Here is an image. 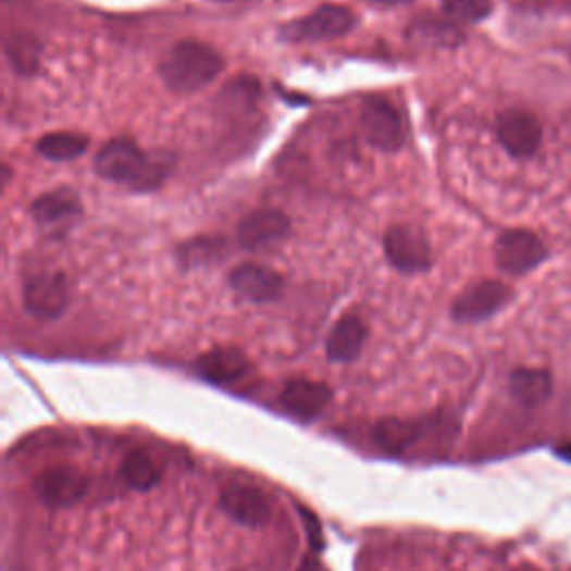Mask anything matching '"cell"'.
<instances>
[{
	"label": "cell",
	"instance_id": "6da1fadb",
	"mask_svg": "<svg viewBox=\"0 0 571 571\" xmlns=\"http://www.w3.org/2000/svg\"><path fill=\"white\" fill-rule=\"evenodd\" d=\"M172 167V154H150L125 137L108 141L95 157V170L101 179L127 186L137 193L157 190L170 177Z\"/></svg>",
	"mask_w": 571,
	"mask_h": 571
},
{
	"label": "cell",
	"instance_id": "7a4b0ae2",
	"mask_svg": "<svg viewBox=\"0 0 571 571\" xmlns=\"http://www.w3.org/2000/svg\"><path fill=\"white\" fill-rule=\"evenodd\" d=\"M226 63L212 46L203 40L186 38L174 46L159 61V76L174 95H195L224 72Z\"/></svg>",
	"mask_w": 571,
	"mask_h": 571
},
{
	"label": "cell",
	"instance_id": "3957f363",
	"mask_svg": "<svg viewBox=\"0 0 571 571\" xmlns=\"http://www.w3.org/2000/svg\"><path fill=\"white\" fill-rule=\"evenodd\" d=\"M358 25V16L346 5H320L309 16H301L282 25L280 38L290 42V46H301V42H324L346 36Z\"/></svg>",
	"mask_w": 571,
	"mask_h": 571
},
{
	"label": "cell",
	"instance_id": "277c9868",
	"mask_svg": "<svg viewBox=\"0 0 571 571\" xmlns=\"http://www.w3.org/2000/svg\"><path fill=\"white\" fill-rule=\"evenodd\" d=\"M360 125L364 139L380 152H398L405 148L407 127L402 114L390 101L382 97H369L360 110Z\"/></svg>",
	"mask_w": 571,
	"mask_h": 571
},
{
	"label": "cell",
	"instance_id": "5b68a950",
	"mask_svg": "<svg viewBox=\"0 0 571 571\" xmlns=\"http://www.w3.org/2000/svg\"><path fill=\"white\" fill-rule=\"evenodd\" d=\"M494 259L500 273L509 277H520L541 266L547 259V246L532 231L511 228L498 235L494 246Z\"/></svg>",
	"mask_w": 571,
	"mask_h": 571
},
{
	"label": "cell",
	"instance_id": "8992f818",
	"mask_svg": "<svg viewBox=\"0 0 571 571\" xmlns=\"http://www.w3.org/2000/svg\"><path fill=\"white\" fill-rule=\"evenodd\" d=\"M384 255L390 266L405 275L426 273L433 263L431 241L411 224L390 226L384 235Z\"/></svg>",
	"mask_w": 571,
	"mask_h": 571
},
{
	"label": "cell",
	"instance_id": "52a82bcc",
	"mask_svg": "<svg viewBox=\"0 0 571 571\" xmlns=\"http://www.w3.org/2000/svg\"><path fill=\"white\" fill-rule=\"evenodd\" d=\"M72 301L70 282L61 271H38L23 284L25 309L38 320H59Z\"/></svg>",
	"mask_w": 571,
	"mask_h": 571
},
{
	"label": "cell",
	"instance_id": "ba28073f",
	"mask_svg": "<svg viewBox=\"0 0 571 571\" xmlns=\"http://www.w3.org/2000/svg\"><path fill=\"white\" fill-rule=\"evenodd\" d=\"M513 299V290L500 280H482L464 288L454 306L451 318L458 324H477L498 315Z\"/></svg>",
	"mask_w": 571,
	"mask_h": 571
},
{
	"label": "cell",
	"instance_id": "9c48e42d",
	"mask_svg": "<svg viewBox=\"0 0 571 571\" xmlns=\"http://www.w3.org/2000/svg\"><path fill=\"white\" fill-rule=\"evenodd\" d=\"M34 494L38 500L54 509H65L80 502L90 489V477L72 464L52 467L34 477Z\"/></svg>",
	"mask_w": 571,
	"mask_h": 571
},
{
	"label": "cell",
	"instance_id": "30bf717a",
	"mask_svg": "<svg viewBox=\"0 0 571 571\" xmlns=\"http://www.w3.org/2000/svg\"><path fill=\"white\" fill-rule=\"evenodd\" d=\"M83 214L80 197L74 188L61 186L32 201V216L38 228L52 235H67Z\"/></svg>",
	"mask_w": 571,
	"mask_h": 571
},
{
	"label": "cell",
	"instance_id": "8fae6325",
	"mask_svg": "<svg viewBox=\"0 0 571 571\" xmlns=\"http://www.w3.org/2000/svg\"><path fill=\"white\" fill-rule=\"evenodd\" d=\"M496 135L513 159H530L543 144V125L532 112L513 108L498 116Z\"/></svg>",
	"mask_w": 571,
	"mask_h": 571
},
{
	"label": "cell",
	"instance_id": "7c38bea8",
	"mask_svg": "<svg viewBox=\"0 0 571 571\" xmlns=\"http://www.w3.org/2000/svg\"><path fill=\"white\" fill-rule=\"evenodd\" d=\"M333 400V388L324 382L290 380L280 393V407L297 422L311 424L324 415Z\"/></svg>",
	"mask_w": 571,
	"mask_h": 571
},
{
	"label": "cell",
	"instance_id": "4fadbf2b",
	"mask_svg": "<svg viewBox=\"0 0 571 571\" xmlns=\"http://www.w3.org/2000/svg\"><path fill=\"white\" fill-rule=\"evenodd\" d=\"M290 235V219L282 210L259 208L246 214L237 226V241L244 250H266Z\"/></svg>",
	"mask_w": 571,
	"mask_h": 571
},
{
	"label": "cell",
	"instance_id": "5bb4252c",
	"mask_svg": "<svg viewBox=\"0 0 571 571\" xmlns=\"http://www.w3.org/2000/svg\"><path fill=\"white\" fill-rule=\"evenodd\" d=\"M231 288L252 303H271L284 295V277L263 263L246 261L235 266L228 275Z\"/></svg>",
	"mask_w": 571,
	"mask_h": 571
},
{
	"label": "cell",
	"instance_id": "9a60e30c",
	"mask_svg": "<svg viewBox=\"0 0 571 571\" xmlns=\"http://www.w3.org/2000/svg\"><path fill=\"white\" fill-rule=\"evenodd\" d=\"M222 511L241 526L259 530L266 526L273 518V500L257 487L250 485H233L228 487L222 498H219Z\"/></svg>",
	"mask_w": 571,
	"mask_h": 571
},
{
	"label": "cell",
	"instance_id": "2e32d148",
	"mask_svg": "<svg viewBox=\"0 0 571 571\" xmlns=\"http://www.w3.org/2000/svg\"><path fill=\"white\" fill-rule=\"evenodd\" d=\"M195 369L201 380L224 386L246 377L250 371V360L237 346H214L197 360Z\"/></svg>",
	"mask_w": 571,
	"mask_h": 571
},
{
	"label": "cell",
	"instance_id": "e0dca14e",
	"mask_svg": "<svg viewBox=\"0 0 571 571\" xmlns=\"http://www.w3.org/2000/svg\"><path fill=\"white\" fill-rule=\"evenodd\" d=\"M369 339V326L367 322L356 315V313H348L344 315L333 331L328 333L326 339V358L333 364H350L356 362L362 350L367 346Z\"/></svg>",
	"mask_w": 571,
	"mask_h": 571
},
{
	"label": "cell",
	"instance_id": "ac0fdd59",
	"mask_svg": "<svg viewBox=\"0 0 571 571\" xmlns=\"http://www.w3.org/2000/svg\"><path fill=\"white\" fill-rule=\"evenodd\" d=\"M554 380L545 369L520 367L509 375V393L511 398L524 409H536L551 398Z\"/></svg>",
	"mask_w": 571,
	"mask_h": 571
},
{
	"label": "cell",
	"instance_id": "d6986e66",
	"mask_svg": "<svg viewBox=\"0 0 571 571\" xmlns=\"http://www.w3.org/2000/svg\"><path fill=\"white\" fill-rule=\"evenodd\" d=\"M426 422L422 420H400V418H386L373 426L375 443L393 456L405 454L411 445H415L420 437L426 433Z\"/></svg>",
	"mask_w": 571,
	"mask_h": 571
},
{
	"label": "cell",
	"instance_id": "ffe728a7",
	"mask_svg": "<svg viewBox=\"0 0 571 571\" xmlns=\"http://www.w3.org/2000/svg\"><path fill=\"white\" fill-rule=\"evenodd\" d=\"M121 477L129 489L152 492L161 482V467L154 462V458L148 451L135 449L121 462Z\"/></svg>",
	"mask_w": 571,
	"mask_h": 571
},
{
	"label": "cell",
	"instance_id": "44dd1931",
	"mask_svg": "<svg viewBox=\"0 0 571 571\" xmlns=\"http://www.w3.org/2000/svg\"><path fill=\"white\" fill-rule=\"evenodd\" d=\"M87 148H90V139L78 135V132H50V135L36 141V152L50 161L80 159Z\"/></svg>",
	"mask_w": 571,
	"mask_h": 571
},
{
	"label": "cell",
	"instance_id": "7402d4cb",
	"mask_svg": "<svg viewBox=\"0 0 571 571\" xmlns=\"http://www.w3.org/2000/svg\"><path fill=\"white\" fill-rule=\"evenodd\" d=\"M5 52L12 67L23 76H34L40 65V46L32 34L14 32L5 40Z\"/></svg>",
	"mask_w": 571,
	"mask_h": 571
},
{
	"label": "cell",
	"instance_id": "603a6c76",
	"mask_svg": "<svg viewBox=\"0 0 571 571\" xmlns=\"http://www.w3.org/2000/svg\"><path fill=\"white\" fill-rule=\"evenodd\" d=\"M224 255H226V239H222V237H197V239L186 241L177 250V261L186 269H197V266H206V263H212V261H222Z\"/></svg>",
	"mask_w": 571,
	"mask_h": 571
},
{
	"label": "cell",
	"instance_id": "cb8c5ba5",
	"mask_svg": "<svg viewBox=\"0 0 571 571\" xmlns=\"http://www.w3.org/2000/svg\"><path fill=\"white\" fill-rule=\"evenodd\" d=\"M443 12L454 23H480L492 16L494 0H443Z\"/></svg>",
	"mask_w": 571,
	"mask_h": 571
},
{
	"label": "cell",
	"instance_id": "d4e9b609",
	"mask_svg": "<svg viewBox=\"0 0 571 571\" xmlns=\"http://www.w3.org/2000/svg\"><path fill=\"white\" fill-rule=\"evenodd\" d=\"M297 511L301 516V524H303V530L306 534H309V543L313 549H322L324 547V538H322V524L318 520V516L311 511V509H306V507H299L297 505Z\"/></svg>",
	"mask_w": 571,
	"mask_h": 571
},
{
	"label": "cell",
	"instance_id": "484cf974",
	"mask_svg": "<svg viewBox=\"0 0 571 571\" xmlns=\"http://www.w3.org/2000/svg\"><path fill=\"white\" fill-rule=\"evenodd\" d=\"M373 5H382V8H400V5H409L411 0H369Z\"/></svg>",
	"mask_w": 571,
	"mask_h": 571
},
{
	"label": "cell",
	"instance_id": "4316f807",
	"mask_svg": "<svg viewBox=\"0 0 571 571\" xmlns=\"http://www.w3.org/2000/svg\"><path fill=\"white\" fill-rule=\"evenodd\" d=\"M226 3H233V0H226Z\"/></svg>",
	"mask_w": 571,
	"mask_h": 571
}]
</instances>
